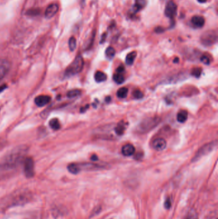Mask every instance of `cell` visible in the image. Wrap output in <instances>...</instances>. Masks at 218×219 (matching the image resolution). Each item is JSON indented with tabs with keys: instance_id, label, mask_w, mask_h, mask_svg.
<instances>
[{
	"instance_id": "6da1fadb",
	"label": "cell",
	"mask_w": 218,
	"mask_h": 219,
	"mask_svg": "<svg viewBox=\"0 0 218 219\" xmlns=\"http://www.w3.org/2000/svg\"><path fill=\"white\" fill-rule=\"evenodd\" d=\"M26 153L27 148L25 146L16 148L3 158L0 163V167L5 169H10L16 167L23 160Z\"/></svg>"
},
{
	"instance_id": "7a4b0ae2",
	"label": "cell",
	"mask_w": 218,
	"mask_h": 219,
	"mask_svg": "<svg viewBox=\"0 0 218 219\" xmlns=\"http://www.w3.org/2000/svg\"><path fill=\"white\" fill-rule=\"evenodd\" d=\"M161 122L159 117H151L143 119L136 128V131L139 133H145L150 131L158 125Z\"/></svg>"
},
{
	"instance_id": "3957f363",
	"label": "cell",
	"mask_w": 218,
	"mask_h": 219,
	"mask_svg": "<svg viewBox=\"0 0 218 219\" xmlns=\"http://www.w3.org/2000/svg\"><path fill=\"white\" fill-rule=\"evenodd\" d=\"M84 66V60L82 56H78L72 63L67 68L65 75L67 77H71L80 72Z\"/></svg>"
},
{
	"instance_id": "277c9868",
	"label": "cell",
	"mask_w": 218,
	"mask_h": 219,
	"mask_svg": "<svg viewBox=\"0 0 218 219\" xmlns=\"http://www.w3.org/2000/svg\"><path fill=\"white\" fill-rule=\"evenodd\" d=\"M217 141L214 140L203 145L202 147H201L196 153L195 156L192 158V162H197L200 159H201L202 157L212 153L217 147Z\"/></svg>"
},
{
	"instance_id": "5b68a950",
	"label": "cell",
	"mask_w": 218,
	"mask_h": 219,
	"mask_svg": "<svg viewBox=\"0 0 218 219\" xmlns=\"http://www.w3.org/2000/svg\"><path fill=\"white\" fill-rule=\"evenodd\" d=\"M102 167L99 164L92 163H71L68 166V170L72 174H76L82 170H95L101 168Z\"/></svg>"
},
{
	"instance_id": "8992f818",
	"label": "cell",
	"mask_w": 218,
	"mask_h": 219,
	"mask_svg": "<svg viewBox=\"0 0 218 219\" xmlns=\"http://www.w3.org/2000/svg\"><path fill=\"white\" fill-rule=\"evenodd\" d=\"M217 35L216 32L210 30L205 32L201 36L200 41L201 44L205 46H211L216 43Z\"/></svg>"
},
{
	"instance_id": "52a82bcc",
	"label": "cell",
	"mask_w": 218,
	"mask_h": 219,
	"mask_svg": "<svg viewBox=\"0 0 218 219\" xmlns=\"http://www.w3.org/2000/svg\"><path fill=\"white\" fill-rule=\"evenodd\" d=\"M24 171H25V176L30 178L34 176V162L32 158H27L25 160V165H24Z\"/></svg>"
},
{
	"instance_id": "ba28073f",
	"label": "cell",
	"mask_w": 218,
	"mask_h": 219,
	"mask_svg": "<svg viewBox=\"0 0 218 219\" xmlns=\"http://www.w3.org/2000/svg\"><path fill=\"white\" fill-rule=\"evenodd\" d=\"M177 6L173 1H169L168 2L165 7V16L170 19H173L177 14Z\"/></svg>"
},
{
	"instance_id": "9c48e42d",
	"label": "cell",
	"mask_w": 218,
	"mask_h": 219,
	"mask_svg": "<svg viewBox=\"0 0 218 219\" xmlns=\"http://www.w3.org/2000/svg\"><path fill=\"white\" fill-rule=\"evenodd\" d=\"M10 69V63L9 61L3 58L0 59V81L5 77Z\"/></svg>"
},
{
	"instance_id": "30bf717a",
	"label": "cell",
	"mask_w": 218,
	"mask_h": 219,
	"mask_svg": "<svg viewBox=\"0 0 218 219\" xmlns=\"http://www.w3.org/2000/svg\"><path fill=\"white\" fill-rule=\"evenodd\" d=\"M152 148L157 151H163L166 148V142L163 138H157L153 141Z\"/></svg>"
},
{
	"instance_id": "8fae6325",
	"label": "cell",
	"mask_w": 218,
	"mask_h": 219,
	"mask_svg": "<svg viewBox=\"0 0 218 219\" xmlns=\"http://www.w3.org/2000/svg\"><path fill=\"white\" fill-rule=\"evenodd\" d=\"M51 97L49 95H41L36 97L35 100V103L37 106L39 107H42L49 103L51 101Z\"/></svg>"
},
{
	"instance_id": "7c38bea8",
	"label": "cell",
	"mask_w": 218,
	"mask_h": 219,
	"mask_svg": "<svg viewBox=\"0 0 218 219\" xmlns=\"http://www.w3.org/2000/svg\"><path fill=\"white\" fill-rule=\"evenodd\" d=\"M58 5L57 4H51L45 10V16L47 18H51L53 17L58 10Z\"/></svg>"
},
{
	"instance_id": "4fadbf2b",
	"label": "cell",
	"mask_w": 218,
	"mask_h": 219,
	"mask_svg": "<svg viewBox=\"0 0 218 219\" xmlns=\"http://www.w3.org/2000/svg\"><path fill=\"white\" fill-rule=\"evenodd\" d=\"M127 126V123L124 120H121L117 124L115 128V131L116 135H122L126 130Z\"/></svg>"
},
{
	"instance_id": "5bb4252c",
	"label": "cell",
	"mask_w": 218,
	"mask_h": 219,
	"mask_svg": "<svg viewBox=\"0 0 218 219\" xmlns=\"http://www.w3.org/2000/svg\"><path fill=\"white\" fill-rule=\"evenodd\" d=\"M122 153L126 156H130L135 153V148L132 144H127L124 145L122 148Z\"/></svg>"
},
{
	"instance_id": "9a60e30c",
	"label": "cell",
	"mask_w": 218,
	"mask_h": 219,
	"mask_svg": "<svg viewBox=\"0 0 218 219\" xmlns=\"http://www.w3.org/2000/svg\"><path fill=\"white\" fill-rule=\"evenodd\" d=\"M191 22L194 27L197 28H201L205 24V19L200 16H195L191 19Z\"/></svg>"
},
{
	"instance_id": "2e32d148",
	"label": "cell",
	"mask_w": 218,
	"mask_h": 219,
	"mask_svg": "<svg viewBox=\"0 0 218 219\" xmlns=\"http://www.w3.org/2000/svg\"><path fill=\"white\" fill-rule=\"evenodd\" d=\"M188 117V114L186 110H181L180 111L177 115V121L180 123H185Z\"/></svg>"
},
{
	"instance_id": "e0dca14e",
	"label": "cell",
	"mask_w": 218,
	"mask_h": 219,
	"mask_svg": "<svg viewBox=\"0 0 218 219\" xmlns=\"http://www.w3.org/2000/svg\"><path fill=\"white\" fill-rule=\"evenodd\" d=\"M95 80L97 83L104 82L107 80V76L102 71H97L95 74Z\"/></svg>"
},
{
	"instance_id": "ac0fdd59",
	"label": "cell",
	"mask_w": 218,
	"mask_h": 219,
	"mask_svg": "<svg viewBox=\"0 0 218 219\" xmlns=\"http://www.w3.org/2000/svg\"><path fill=\"white\" fill-rule=\"evenodd\" d=\"M137 53L136 51H132L131 53H129L126 58V63L128 66H131L134 63L135 58L136 57Z\"/></svg>"
},
{
	"instance_id": "d6986e66",
	"label": "cell",
	"mask_w": 218,
	"mask_h": 219,
	"mask_svg": "<svg viewBox=\"0 0 218 219\" xmlns=\"http://www.w3.org/2000/svg\"><path fill=\"white\" fill-rule=\"evenodd\" d=\"M146 5V1L145 0H135V4L134 5V10L135 12L143 9Z\"/></svg>"
},
{
	"instance_id": "ffe728a7",
	"label": "cell",
	"mask_w": 218,
	"mask_h": 219,
	"mask_svg": "<svg viewBox=\"0 0 218 219\" xmlns=\"http://www.w3.org/2000/svg\"><path fill=\"white\" fill-rule=\"evenodd\" d=\"M50 126L51 128H52L53 130H58L60 128H61V124L59 123V121L58 120V119H53L50 121Z\"/></svg>"
},
{
	"instance_id": "44dd1931",
	"label": "cell",
	"mask_w": 218,
	"mask_h": 219,
	"mask_svg": "<svg viewBox=\"0 0 218 219\" xmlns=\"http://www.w3.org/2000/svg\"><path fill=\"white\" fill-rule=\"evenodd\" d=\"M128 89L126 87H122L118 90L116 94L117 96L120 99H124L127 97L128 94Z\"/></svg>"
},
{
	"instance_id": "7402d4cb",
	"label": "cell",
	"mask_w": 218,
	"mask_h": 219,
	"mask_svg": "<svg viewBox=\"0 0 218 219\" xmlns=\"http://www.w3.org/2000/svg\"><path fill=\"white\" fill-rule=\"evenodd\" d=\"M113 80L117 84H122L125 81V78L122 73L116 72L113 76Z\"/></svg>"
},
{
	"instance_id": "603a6c76",
	"label": "cell",
	"mask_w": 218,
	"mask_h": 219,
	"mask_svg": "<svg viewBox=\"0 0 218 219\" xmlns=\"http://www.w3.org/2000/svg\"><path fill=\"white\" fill-rule=\"evenodd\" d=\"M105 54H106V56L108 58V59H112L115 55V49L112 47H108L106 50L105 51Z\"/></svg>"
},
{
	"instance_id": "cb8c5ba5",
	"label": "cell",
	"mask_w": 218,
	"mask_h": 219,
	"mask_svg": "<svg viewBox=\"0 0 218 219\" xmlns=\"http://www.w3.org/2000/svg\"><path fill=\"white\" fill-rule=\"evenodd\" d=\"M81 92L79 90H78V89L72 90L67 93V96L69 97V98H74V97H78L79 95H81Z\"/></svg>"
},
{
	"instance_id": "d4e9b609",
	"label": "cell",
	"mask_w": 218,
	"mask_h": 219,
	"mask_svg": "<svg viewBox=\"0 0 218 219\" xmlns=\"http://www.w3.org/2000/svg\"><path fill=\"white\" fill-rule=\"evenodd\" d=\"M69 48L70 51H73L75 50V49L76 47V40L74 37H73V36L69 39Z\"/></svg>"
},
{
	"instance_id": "484cf974",
	"label": "cell",
	"mask_w": 218,
	"mask_h": 219,
	"mask_svg": "<svg viewBox=\"0 0 218 219\" xmlns=\"http://www.w3.org/2000/svg\"><path fill=\"white\" fill-rule=\"evenodd\" d=\"M185 219H198V217L197 212L194 210H192L186 215Z\"/></svg>"
},
{
	"instance_id": "4316f807",
	"label": "cell",
	"mask_w": 218,
	"mask_h": 219,
	"mask_svg": "<svg viewBox=\"0 0 218 219\" xmlns=\"http://www.w3.org/2000/svg\"><path fill=\"white\" fill-rule=\"evenodd\" d=\"M201 68L193 69L191 71V75L196 78H199L201 75Z\"/></svg>"
},
{
	"instance_id": "83f0119b",
	"label": "cell",
	"mask_w": 218,
	"mask_h": 219,
	"mask_svg": "<svg viewBox=\"0 0 218 219\" xmlns=\"http://www.w3.org/2000/svg\"><path fill=\"white\" fill-rule=\"evenodd\" d=\"M133 94V96H134V97L135 99H137V100H139V99H141L142 97H143V92L140 90H135L134 92H133L132 93Z\"/></svg>"
},
{
	"instance_id": "f1b7e54d",
	"label": "cell",
	"mask_w": 218,
	"mask_h": 219,
	"mask_svg": "<svg viewBox=\"0 0 218 219\" xmlns=\"http://www.w3.org/2000/svg\"><path fill=\"white\" fill-rule=\"evenodd\" d=\"M201 62H203L205 65H209L211 63V59L207 55H203L200 58Z\"/></svg>"
},
{
	"instance_id": "f546056e",
	"label": "cell",
	"mask_w": 218,
	"mask_h": 219,
	"mask_svg": "<svg viewBox=\"0 0 218 219\" xmlns=\"http://www.w3.org/2000/svg\"><path fill=\"white\" fill-rule=\"evenodd\" d=\"M171 204H172V202H171V200L169 199H167L165 201V203H164V206L166 207V208L168 209L170 208V206H171Z\"/></svg>"
},
{
	"instance_id": "4dcf8cb0",
	"label": "cell",
	"mask_w": 218,
	"mask_h": 219,
	"mask_svg": "<svg viewBox=\"0 0 218 219\" xmlns=\"http://www.w3.org/2000/svg\"><path fill=\"white\" fill-rule=\"evenodd\" d=\"M124 71V67L123 66H120L116 69V72L122 73Z\"/></svg>"
},
{
	"instance_id": "1f68e13d",
	"label": "cell",
	"mask_w": 218,
	"mask_h": 219,
	"mask_svg": "<svg viewBox=\"0 0 218 219\" xmlns=\"http://www.w3.org/2000/svg\"><path fill=\"white\" fill-rule=\"evenodd\" d=\"M91 160H92V161H97V160H98V157L96 155H93V156H92V158H91Z\"/></svg>"
},
{
	"instance_id": "d6a6232c",
	"label": "cell",
	"mask_w": 218,
	"mask_h": 219,
	"mask_svg": "<svg viewBox=\"0 0 218 219\" xmlns=\"http://www.w3.org/2000/svg\"><path fill=\"white\" fill-rule=\"evenodd\" d=\"M5 88H7L6 85H3V86L0 87V92H2V91H3L5 89Z\"/></svg>"
},
{
	"instance_id": "836d02e7",
	"label": "cell",
	"mask_w": 218,
	"mask_h": 219,
	"mask_svg": "<svg viewBox=\"0 0 218 219\" xmlns=\"http://www.w3.org/2000/svg\"><path fill=\"white\" fill-rule=\"evenodd\" d=\"M207 1V0H198V2L199 3H205Z\"/></svg>"
}]
</instances>
